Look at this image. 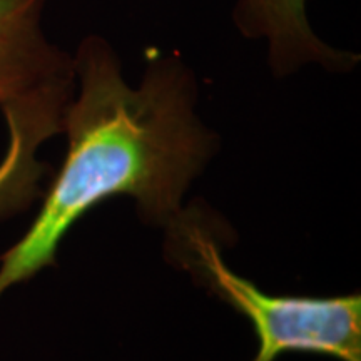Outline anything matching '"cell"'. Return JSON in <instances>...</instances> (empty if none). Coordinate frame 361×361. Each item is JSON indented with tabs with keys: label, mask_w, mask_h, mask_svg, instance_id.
I'll return each instance as SVG.
<instances>
[{
	"label": "cell",
	"mask_w": 361,
	"mask_h": 361,
	"mask_svg": "<svg viewBox=\"0 0 361 361\" xmlns=\"http://www.w3.org/2000/svg\"><path fill=\"white\" fill-rule=\"evenodd\" d=\"M72 92L59 87L4 107L8 147L0 161V219L25 211L40 196L47 166L37 159L45 141L62 134V121Z\"/></svg>",
	"instance_id": "5b68a950"
},
{
	"label": "cell",
	"mask_w": 361,
	"mask_h": 361,
	"mask_svg": "<svg viewBox=\"0 0 361 361\" xmlns=\"http://www.w3.org/2000/svg\"><path fill=\"white\" fill-rule=\"evenodd\" d=\"M233 24L247 40H264L274 78H286L316 64L328 72H350L360 54L333 47L314 32L308 0H238Z\"/></svg>",
	"instance_id": "277c9868"
},
{
	"label": "cell",
	"mask_w": 361,
	"mask_h": 361,
	"mask_svg": "<svg viewBox=\"0 0 361 361\" xmlns=\"http://www.w3.org/2000/svg\"><path fill=\"white\" fill-rule=\"evenodd\" d=\"M168 228L171 258L252 324L258 351L251 361H276L291 351L361 361L360 295H269L229 269L221 256L219 226L200 209H183Z\"/></svg>",
	"instance_id": "7a4b0ae2"
},
{
	"label": "cell",
	"mask_w": 361,
	"mask_h": 361,
	"mask_svg": "<svg viewBox=\"0 0 361 361\" xmlns=\"http://www.w3.org/2000/svg\"><path fill=\"white\" fill-rule=\"evenodd\" d=\"M47 0H0V109L75 84L74 57L42 25Z\"/></svg>",
	"instance_id": "3957f363"
},
{
	"label": "cell",
	"mask_w": 361,
	"mask_h": 361,
	"mask_svg": "<svg viewBox=\"0 0 361 361\" xmlns=\"http://www.w3.org/2000/svg\"><path fill=\"white\" fill-rule=\"evenodd\" d=\"M72 57L75 89L62 121L64 162L34 223L0 256V296L56 264L67 233L111 197H133L147 223H173L218 149V135L197 114L194 72L178 54L152 56L135 87L102 35L84 37Z\"/></svg>",
	"instance_id": "6da1fadb"
}]
</instances>
